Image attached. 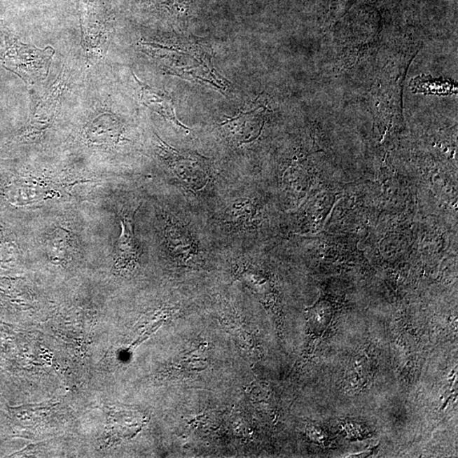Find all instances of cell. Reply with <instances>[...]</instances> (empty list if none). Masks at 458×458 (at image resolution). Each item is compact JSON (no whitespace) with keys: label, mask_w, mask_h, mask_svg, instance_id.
I'll list each match as a JSON object with an SVG mask.
<instances>
[{"label":"cell","mask_w":458,"mask_h":458,"mask_svg":"<svg viewBox=\"0 0 458 458\" xmlns=\"http://www.w3.org/2000/svg\"><path fill=\"white\" fill-rule=\"evenodd\" d=\"M413 93L447 95L457 91V88L447 81L432 79L431 76L424 75L413 78L411 82Z\"/></svg>","instance_id":"cell-4"},{"label":"cell","mask_w":458,"mask_h":458,"mask_svg":"<svg viewBox=\"0 0 458 458\" xmlns=\"http://www.w3.org/2000/svg\"><path fill=\"white\" fill-rule=\"evenodd\" d=\"M156 138V148L160 159L171 168L184 186L195 191L207 186L209 182L207 165L202 156L180 153L167 146L158 136Z\"/></svg>","instance_id":"cell-1"},{"label":"cell","mask_w":458,"mask_h":458,"mask_svg":"<svg viewBox=\"0 0 458 458\" xmlns=\"http://www.w3.org/2000/svg\"><path fill=\"white\" fill-rule=\"evenodd\" d=\"M132 76H134L135 81L139 84L141 103L150 108L151 111H155V113L163 116L165 119L170 120L174 125L188 134L190 132V128L181 123L178 118H176L174 102L170 95L167 94L166 91L152 88L139 81L134 72H132Z\"/></svg>","instance_id":"cell-2"},{"label":"cell","mask_w":458,"mask_h":458,"mask_svg":"<svg viewBox=\"0 0 458 458\" xmlns=\"http://www.w3.org/2000/svg\"><path fill=\"white\" fill-rule=\"evenodd\" d=\"M122 234L118 240L116 247V266L119 268L134 266L138 256L134 225L132 221L127 216L120 221Z\"/></svg>","instance_id":"cell-3"}]
</instances>
